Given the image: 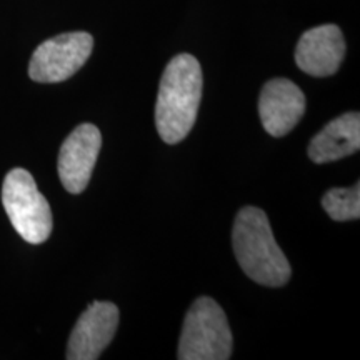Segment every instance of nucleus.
<instances>
[{"label":"nucleus","mask_w":360,"mask_h":360,"mask_svg":"<svg viewBox=\"0 0 360 360\" xmlns=\"http://www.w3.org/2000/svg\"><path fill=\"white\" fill-rule=\"evenodd\" d=\"M202 67L191 53H179L165 67L155 105L157 132L165 143L182 142L191 134L202 101Z\"/></svg>","instance_id":"1"},{"label":"nucleus","mask_w":360,"mask_h":360,"mask_svg":"<svg viewBox=\"0 0 360 360\" xmlns=\"http://www.w3.org/2000/svg\"><path fill=\"white\" fill-rule=\"evenodd\" d=\"M236 257L247 277L265 287H282L290 281L289 260L274 237L267 214L259 207H242L232 229Z\"/></svg>","instance_id":"2"},{"label":"nucleus","mask_w":360,"mask_h":360,"mask_svg":"<svg viewBox=\"0 0 360 360\" xmlns=\"http://www.w3.org/2000/svg\"><path fill=\"white\" fill-rule=\"evenodd\" d=\"M232 332L227 315L210 297L193 300L179 342L180 360H227L232 355Z\"/></svg>","instance_id":"3"},{"label":"nucleus","mask_w":360,"mask_h":360,"mask_svg":"<svg viewBox=\"0 0 360 360\" xmlns=\"http://www.w3.org/2000/svg\"><path fill=\"white\" fill-rule=\"evenodd\" d=\"M2 204L17 233L29 244H44L52 233V210L32 174L12 169L2 186Z\"/></svg>","instance_id":"4"},{"label":"nucleus","mask_w":360,"mask_h":360,"mask_svg":"<svg viewBox=\"0 0 360 360\" xmlns=\"http://www.w3.org/2000/svg\"><path fill=\"white\" fill-rule=\"evenodd\" d=\"M92 49L94 39L87 32L56 35L35 49L29 64V77L40 84L64 82L82 69Z\"/></svg>","instance_id":"5"},{"label":"nucleus","mask_w":360,"mask_h":360,"mask_svg":"<svg viewBox=\"0 0 360 360\" xmlns=\"http://www.w3.org/2000/svg\"><path fill=\"white\" fill-rule=\"evenodd\" d=\"M101 147L102 134L94 124L72 130L58 152V177L67 192L82 193L87 188Z\"/></svg>","instance_id":"6"},{"label":"nucleus","mask_w":360,"mask_h":360,"mask_svg":"<svg viewBox=\"0 0 360 360\" xmlns=\"http://www.w3.org/2000/svg\"><path fill=\"white\" fill-rule=\"evenodd\" d=\"M119 326V309L112 302L96 300L80 315L72 330L67 355L69 360H96L114 339Z\"/></svg>","instance_id":"7"},{"label":"nucleus","mask_w":360,"mask_h":360,"mask_svg":"<svg viewBox=\"0 0 360 360\" xmlns=\"http://www.w3.org/2000/svg\"><path fill=\"white\" fill-rule=\"evenodd\" d=\"M305 112V96L289 79H272L259 97V114L264 129L272 137H283L300 122Z\"/></svg>","instance_id":"8"},{"label":"nucleus","mask_w":360,"mask_h":360,"mask_svg":"<svg viewBox=\"0 0 360 360\" xmlns=\"http://www.w3.org/2000/svg\"><path fill=\"white\" fill-rule=\"evenodd\" d=\"M345 40L334 24L314 27L300 37L295 49V64L314 77H330L344 60Z\"/></svg>","instance_id":"9"},{"label":"nucleus","mask_w":360,"mask_h":360,"mask_svg":"<svg viewBox=\"0 0 360 360\" xmlns=\"http://www.w3.org/2000/svg\"><path fill=\"white\" fill-rule=\"evenodd\" d=\"M360 147L359 112L330 120L309 143V159L314 164H328L355 154Z\"/></svg>","instance_id":"10"},{"label":"nucleus","mask_w":360,"mask_h":360,"mask_svg":"<svg viewBox=\"0 0 360 360\" xmlns=\"http://www.w3.org/2000/svg\"><path fill=\"white\" fill-rule=\"evenodd\" d=\"M323 210L337 222L360 217V184L350 188H330L322 199Z\"/></svg>","instance_id":"11"}]
</instances>
